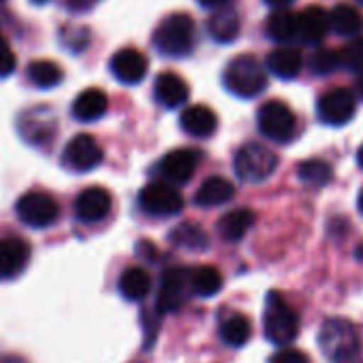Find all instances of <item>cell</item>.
<instances>
[{
    "mask_svg": "<svg viewBox=\"0 0 363 363\" xmlns=\"http://www.w3.org/2000/svg\"><path fill=\"white\" fill-rule=\"evenodd\" d=\"M318 346L331 363H363L357 327L346 318H329L318 331Z\"/></svg>",
    "mask_w": 363,
    "mask_h": 363,
    "instance_id": "6da1fadb",
    "label": "cell"
},
{
    "mask_svg": "<svg viewBox=\"0 0 363 363\" xmlns=\"http://www.w3.org/2000/svg\"><path fill=\"white\" fill-rule=\"evenodd\" d=\"M195 20L189 13H173L154 30V48L162 56L184 58L195 50Z\"/></svg>",
    "mask_w": 363,
    "mask_h": 363,
    "instance_id": "7a4b0ae2",
    "label": "cell"
},
{
    "mask_svg": "<svg viewBox=\"0 0 363 363\" xmlns=\"http://www.w3.org/2000/svg\"><path fill=\"white\" fill-rule=\"evenodd\" d=\"M263 331L265 337L278 346H286L299 335V314L286 303V299L278 291H272L267 295L263 312Z\"/></svg>",
    "mask_w": 363,
    "mask_h": 363,
    "instance_id": "3957f363",
    "label": "cell"
},
{
    "mask_svg": "<svg viewBox=\"0 0 363 363\" xmlns=\"http://www.w3.org/2000/svg\"><path fill=\"white\" fill-rule=\"evenodd\" d=\"M225 88L240 99H255L267 86V75L261 62L252 56H238L233 58L223 75Z\"/></svg>",
    "mask_w": 363,
    "mask_h": 363,
    "instance_id": "277c9868",
    "label": "cell"
},
{
    "mask_svg": "<svg viewBox=\"0 0 363 363\" xmlns=\"http://www.w3.org/2000/svg\"><path fill=\"white\" fill-rule=\"evenodd\" d=\"M278 167V156L261 145V143H246L235 152L233 169L240 179L250 182V184H259L265 182Z\"/></svg>",
    "mask_w": 363,
    "mask_h": 363,
    "instance_id": "5b68a950",
    "label": "cell"
},
{
    "mask_svg": "<svg viewBox=\"0 0 363 363\" xmlns=\"http://www.w3.org/2000/svg\"><path fill=\"white\" fill-rule=\"evenodd\" d=\"M191 269L186 267H171L162 274L160 278V289H158V299H156V308L160 314H169V312H177L182 306H184L193 293V284H191Z\"/></svg>",
    "mask_w": 363,
    "mask_h": 363,
    "instance_id": "8992f818",
    "label": "cell"
},
{
    "mask_svg": "<svg viewBox=\"0 0 363 363\" xmlns=\"http://www.w3.org/2000/svg\"><path fill=\"white\" fill-rule=\"evenodd\" d=\"M16 214L24 225H28L33 229H45L58 220L60 208L52 195H48L43 191H30L20 197V201L16 206Z\"/></svg>",
    "mask_w": 363,
    "mask_h": 363,
    "instance_id": "52a82bcc",
    "label": "cell"
},
{
    "mask_svg": "<svg viewBox=\"0 0 363 363\" xmlns=\"http://www.w3.org/2000/svg\"><path fill=\"white\" fill-rule=\"evenodd\" d=\"M257 122H259V130L267 139L280 141V143L289 141L295 135V126H297V118L293 109L284 105L282 101H267L259 109Z\"/></svg>",
    "mask_w": 363,
    "mask_h": 363,
    "instance_id": "ba28073f",
    "label": "cell"
},
{
    "mask_svg": "<svg viewBox=\"0 0 363 363\" xmlns=\"http://www.w3.org/2000/svg\"><path fill=\"white\" fill-rule=\"evenodd\" d=\"M357 111V99L346 88H333L327 90L318 103H316V116L323 124L329 126H344L354 118Z\"/></svg>",
    "mask_w": 363,
    "mask_h": 363,
    "instance_id": "9c48e42d",
    "label": "cell"
},
{
    "mask_svg": "<svg viewBox=\"0 0 363 363\" xmlns=\"http://www.w3.org/2000/svg\"><path fill=\"white\" fill-rule=\"evenodd\" d=\"M139 206L150 216H173L182 212L184 199L173 186L162 184V182H152L139 193Z\"/></svg>",
    "mask_w": 363,
    "mask_h": 363,
    "instance_id": "30bf717a",
    "label": "cell"
},
{
    "mask_svg": "<svg viewBox=\"0 0 363 363\" xmlns=\"http://www.w3.org/2000/svg\"><path fill=\"white\" fill-rule=\"evenodd\" d=\"M101 162H103V147L90 135H75L62 152V164L75 173L92 171Z\"/></svg>",
    "mask_w": 363,
    "mask_h": 363,
    "instance_id": "8fae6325",
    "label": "cell"
},
{
    "mask_svg": "<svg viewBox=\"0 0 363 363\" xmlns=\"http://www.w3.org/2000/svg\"><path fill=\"white\" fill-rule=\"evenodd\" d=\"M199 160H201L199 150L177 147L160 160V173L169 182H173V184H186V182H191V177L195 175Z\"/></svg>",
    "mask_w": 363,
    "mask_h": 363,
    "instance_id": "7c38bea8",
    "label": "cell"
},
{
    "mask_svg": "<svg viewBox=\"0 0 363 363\" xmlns=\"http://www.w3.org/2000/svg\"><path fill=\"white\" fill-rule=\"evenodd\" d=\"M109 71L120 84L135 86V84L143 82V77L147 73V58L135 48H124L111 56Z\"/></svg>",
    "mask_w": 363,
    "mask_h": 363,
    "instance_id": "4fadbf2b",
    "label": "cell"
},
{
    "mask_svg": "<svg viewBox=\"0 0 363 363\" xmlns=\"http://www.w3.org/2000/svg\"><path fill=\"white\" fill-rule=\"evenodd\" d=\"M109 212H111V195L101 186H88L75 199V216L86 225L105 220Z\"/></svg>",
    "mask_w": 363,
    "mask_h": 363,
    "instance_id": "5bb4252c",
    "label": "cell"
},
{
    "mask_svg": "<svg viewBox=\"0 0 363 363\" xmlns=\"http://www.w3.org/2000/svg\"><path fill=\"white\" fill-rule=\"evenodd\" d=\"M30 261V246L20 238L0 240V280L20 276Z\"/></svg>",
    "mask_w": 363,
    "mask_h": 363,
    "instance_id": "9a60e30c",
    "label": "cell"
},
{
    "mask_svg": "<svg viewBox=\"0 0 363 363\" xmlns=\"http://www.w3.org/2000/svg\"><path fill=\"white\" fill-rule=\"evenodd\" d=\"M179 126L186 135L197 139H208L218 128V116L208 105H191L179 116Z\"/></svg>",
    "mask_w": 363,
    "mask_h": 363,
    "instance_id": "2e32d148",
    "label": "cell"
},
{
    "mask_svg": "<svg viewBox=\"0 0 363 363\" xmlns=\"http://www.w3.org/2000/svg\"><path fill=\"white\" fill-rule=\"evenodd\" d=\"M189 84L182 79L177 73L164 71L156 77L154 82V99L164 107V109H175L189 101Z\"/></svg>",
    "mask_w": 363,
    "mask_h": 363,
    "instance_id": "e0dca14e",
    "label": "cell"
},
{
    "mask_svg": "<svg viewBox=\"0 0 363 363\" xmlns=\"http://www.w3.org/2000/svg\"><path fill=\"white\" fill-rule=\"evenodd\" d=\"M107 107H109L107 94L99 88H88L75 99L71 111H73V118L79 122H96L99 118L107 113Z\"/></svg>",
    "mask_w": 363,
    "mask_h": 363,
    "instance_id": "ac0fdd59",
    "label": "cell"
},
{
    "mask_svg": "<svg viewBox=\"0 0 363 363\" xmlns=\"http://www.w3.org/2000/svg\"><path fill=\"white\" fill-rule=\"evenodd\" d=\"M20 130L28 143L39 145L45 141H52L56 126H54V120L50 118L48 109H33V111L24 113V118L20 122Z\"/></svg>",
    "mask_w": 363,
    "mask_h": 363,
    "instance_id": "d6986e66",
    "label": "cell"
},
{
    "mask_svg": "<svg viewBox=\"0 0 363 363\" xmlns=\"http://www.w3.org/2000/svg\"><path fill=\"white\" fill-rule=\"evenodd\" d=\"M242 30V20L238 11L223 7L208 18V33L216 43H233Z\"/></svg>",
    "mask_w": 363,
    "mask_h": 363,
    "instance_id": "ffe728a7",
    "label": "cell"
},
{
    "mask_svg": "<svg viewBox=\"0 0 363 363\" xmlns=\"http://www.w3.org/2000/svg\"><path fill=\"white\" fill-rule=\"evenodd\" d=\"M233 195H235V189H233L231 182L214 175V177H208L201 184V189L195 195V203L201 208H216V206L231 201Z\"/></svg>",
    "mask_w": 363,
    "mask_h": 363,
    "instance_id": "44dd1931",
    "label": "cell"
},
{
    "mask_svg": "<svg viewBox=\"0 0 363 363\" xmlns=\"http://www.w3.org/2000/svg\"><path fill=\"white\" fill-rule=\"evenodd\" d=\"M303 67V56L295 48H278L267 56V69L280 79H295Z\"/></svg>",
    "mask_w": 363,
    "mask_h": 363,
    "instance_id": "7402d4cb",
    "label": "cell"
},
{
    "mask_svg": "<svg viewBox=\"0 0 363 363\" xmlns=\"http://www.w3.org/2000/svg\"><path fill=\"white\" fill-rule=\"evenodd\" d=\"M331 28L329 16L320 7H308L299 13V39L306 43H318Z\"/></svg>",
    "mask_w": 363,
    "mask_h": 363,
    "instance_id": "603a6c76",
    "label": "cell"
},
{
    "mask_svg": "<svg viewBox=\"0 0 363 363\" xmlns=\"http://www.w3.org/2000/svg\"><path fill=\"white\" fill-rule=\"evenodd\" d=\"M265 30H267L269 39H274L278 43H291V41L299 39V16H295L293 11H286V9L274 11L267 18Z\"/></svg>",
    "mask_w": 363,
    "mask_h": 363,
    "instance_id": "cb8c5ba5",
    "label": "cell"
},
{
    "mask_svg": "<svg viewBox=\"0 0 363 363\" xmlns=\"http://www.w3.org/2000/svg\"><path fill=\"white\" fill-rule=\"evenodd\" d=\"M118 289L122 293L124 299L128 301H141L147 297V293L152 291V278L143 267H128L122 272Z\"/></svg>",
    "mask_w": 363,
    "mask_h": 363,
    "instance_id": "d4e9b609",
    "label": "cell"
},
{
    "mask_svg": "<svg viewBox=\"0 0 363 363\" xmlns=\"http://www.w3.org/2000/svg\"><path fill=\"white\" fill-rule=\"evenodd\" d=\"M255 220H257V216L252 210H246V208L233 210L218 220V233L227 242H240L252 229Z\"/></svg>",
    "mask_w": 363,
    "mask_h": 363,
    "instance_id": "484cf974",
    "label": "cell"
},
{
    "mask_svg": "<svg viewBox=\"0 0 363 363\" xmlns=\"http://www.w3.org/2000/svg\"><path fill=\"white\" fill-rule=\"evenodd\" d=\"M169 240L179 246V248H186V250H193V252H203L208 246H210V240H208V233L199 227V225H193V223H182L177 225Z\"/></svg>",
    "mask_w": 363,
    "mask_h": 363,
    "instance_id": "4316f807",
    "label": "cell"
},
{
    "mask_svg": "<svg viewBox=\"0 0 363 363\" xmlns=\"http://www.w3.org/2000/svg\"><path fill=\"white\" fill-rule=\"evenodd\" d=\"M329 22H331V30L337 33L340 37H357L361 33L363 20L359 16V11L350 5H335L329 13Z\"/></svg>",
    "mask_w": 363,
    "mask_h": 363,
    "instance_id": "83f0119b",
    "label": "cell"
},
{
    "mask_svg": "<svg viewBox=\"0 0 363 363\" xmlns=\"http://www.w3.org/2000/svg\"><path fill=\"white\" fill-rule=\"evenodd\" d=\"M193 293L197 297H214L223 289V274L212 265H201L191 274Z\"/></svg>",
    "mask_w": 363,
    "mask_h": 363,
    "instance_id": "f1b7e54d",
    "label": "cell"
},
{
    "mask_svg": "<svg viewBox=\"0 0 363 363\" xmlns=\"http://www.w3.org/2000/svg\"><path fill=\"white\" fill-rule=\"evenodd\" d=\"M220 335L223 340L233 346V348H240L244 346L250 335H252V325L248 320V316L244 314H231L229 318H225V323L220 325Z\"/></svg>",
    "mask_w": 363,
    "mask_h": 363,
    "instance_id": "f546056e",
    "label": "cell"
},
{
    "mask_svg": "<svg viewBox=\"0 0 363 363\" xmlns=\"http://www.w3.org/2000/svg\"><path fill=\"white\" fill-rule=\"evenodd\" d=\"M62 69L52 62V60H35L28 65V79L41 88V90H50L54 86H58L62 82Z\"/></svg>",
    "mask_w": 363,
    "mask_h": 363,
    "instance_id": "4dcf8cb0",
    "label": "cell"
},
{
    "mask_svg": "<svg viewBox=\"0 0 363 363\" xmlns=\"http://www.w3.org/2000/svg\"><path fill=\"white\" fill-rule=\"evenodd\" d=\"M297 173H299V179L303 182V184L316 186V189L329 184L331 177H333V169L325 160H306L299 164Z\"/></svg>",
    "mask_w": 363,
    "mask_h": 363,
    "instance_id": "1f68e13d",
    "label": "cell"
},
{
    "mask_svg": "<svg viewBox=\"0 0 363 363\" xmlns=\"http://www.w3.org/2000/svg\"><path fill=\"white\" fill-rule=\"evenodd\" d=\"M340 67L346 71H363V37H352L340 52Z\"/></svg>",
    "mask_w": 363,
    "mask_h": 363,
    "instance_id": "d6a6232c",
    "label": "cell"
},
{
    "mask_svg": "<svg viewBox=\"0 0 363 363\" xmlns=\"http://www.w3.org/2000/svg\"><path fill=\"white\" fill-rule=\"evenodd\" d=\"M310 67L316 75H329L340 67V56L333 50H316L310 58Z\"/></svg>",
    "mask_w": 363,
    "mask_h": 363,
    "instance_id": "836d02e7",
    "label": "cell"
},
{
    "mask_svg": "<svg viewBox=\"0 0 363 363\" xmlns=\"http://www.w3.org/2000/svg\"><path fill=\"white\" fill-rule=\"evenodd\" d=\"M16 67H18V58H16L11 45L7 43V39L0 35V77L13 75Z\"/></svg>",
    "mask_w": 363,
    "mask_h": 363,
    "instance_id": "e575fe53",
    "label": "cell"
},
{
    "mask_svg": "<svg viewBox=\"0 0 363 363\" xmlns=\"http://www.w3.org/2000/svg\"><path fill=\"white\" fill-rule=\"evenodd\" d=\"M269 363H310V359L306 357V352L297 348H282L276 354H272Z\"/></svg>",
    "mask_w": 363,
    "mask_h": 363,
    "instance_id": "d590c367",
    "label": "cell"
},
{
    "mask_svg": "<svg viewBox=\"0 0 363 363\" xmlns=\"http://www.w3.org/2000/svg\"><path fill=\"white\" fill-rule=\"evenodd\" d=\"M0 363H28L24 357H20V354H0Z\"/></svg>",
    "mask_w": 363,
    "mask_h": 363,
    "instance_id": "8d00e7d4",
    "label": "cell"
},
{
    "mask_svg": "<svg viewBox=\"0 0 363 363\" xmlns=\"http://www.w3.org/2000/svg\"><path fill=\"white\" fill-rule=\"evenodd\" d=\"M92 3H96V0H69V7L71 9H88Z\"/></svg>",
    "mask_w": 363,
    "mask_h": 363,
    "instance_id": "74e56055",
    "label": "cell"
},
{
    "mask_svg": "<svg viewBox=\"0 0 363 363\" xmlns=\"http://www.w3.org/2000/svg\"><path fill=\"white\" fill-rule=\"evenodd\" d=\"M263 3L274 7V9H284V7H289L293 3V0H263Z\"/></svg>",
    "mask_w": 363,
    "mask_h": 363,
    "instance_id": "f35d334b",
    "label": "cell"
},
{
    "mask_svg": "<svg viewBox=\"0 0 363 363\" xmlns=\"http://www.w3.org/2000/svg\"><path fill=\"white\" fill-rule=\"evenodd\" d=\"M197 3L201 7H223V5L229 3V0H197Z\"/></svg>",
    "mask_w": 363,
    "mask_h": 363,
    "instance_id": "ab89813d",
    "label": "cell"
},
{
    "mask_svg": "<svg viewBox=\"0 0 363 363\" xmlns=\"http://www.w3.org/2000/svg\"><path fill=\"white\" fill-rule=\"evenodd\" d=\"M357 94H359V99L363 101V73H361V77L357 79Z\"/></svg>",
    "mask_w": 363,
    "mask_h": 363,
    "instance_id": "60d3db41",
    "label": "cell"
},
{
    "mask_svg": "<svg viewBox=\"0 0 363 363\" xmlns=\"http://www.w3.org/2000/svg\"><path fill=\"white\" fill-rule=\"evenodd\" d=\"M357 160H359V164L363 167V145L359 147V152H357Z\"/></svg>",
    "mask_w": 363,
    "mask_h": 363,
    "instance_id": "b9f144b4",
    "label": "cell"
},
{
    "mask_svg": "<svg viewBox=\"0 0 363 363\" xmlns=\"http://www.w3.org/2000/svg\"><path fill=\"white\" fill-rule=\"evenodd\" d=\"M359 212L363 214V191H361V195H359Z\"/></svg>",
    "mask_w": 363,
    "mask_h": 363,
    "instance_id": "7bdbcfd3",
    "label": "cell"
},
{
    "mask_svg": "<svg viewBox=\"0 0 363 363\" xmlns=\"http://www.w3.org/2000/svg\"><path fill=\"white\" fill-rule=\"evenodd\" d=\"M35 5H45V3H50V0H33Z\"/></svg>",
    "mask_w": 363,
    "mask_h": 363,
    "instance_id": "ee69618b",
    "label": "cell"
},
{
    "mask_svg": "<svg viewBox=\"0 0 363 363\" xmlns=\"http://www.w3.org/2000/svg\"><path fill=\"white\" fill-rule=\"evenodd\" d=\"M357 3H361V5H363V0H357Z\"/></svg>",
    "mask_w": 363,
    "mask_h": 363,
    "instance_id": "f6af8a7d",
    "label": "cell"
},
{
    "mask_svg": "<svg viewBox=\"0 0 363 363\" xmlns=\"http://www.w3.org/2000/svg\"><path fill=\"white\" fill-rule=\"evenodd\" d=\"M3 3H5V0H0V5H3Z\"/></svg>",
    "mask_w": 363,
    "mask_h": 363,
    "instance_id": "bcb514c9",
    "label": "cell"
}]
</instances>
